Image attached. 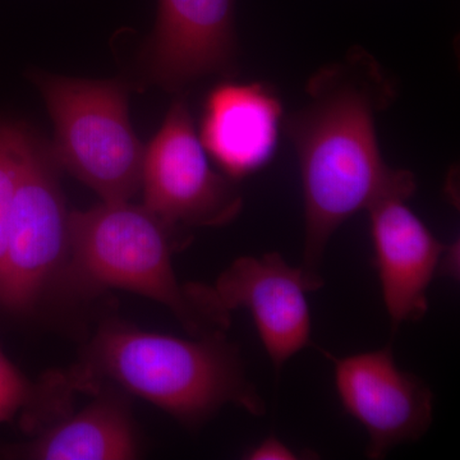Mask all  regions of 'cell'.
<instances>
[{
  "label": "cell",
  "mask_w": 460,
  "mask_h": 460,
  "mask_svg": "<svg viewBox=\"0 0 460 460\" xmlns=\"http://www.w3.org/2000/svg\"><path fill=\"white\" fill-rule=\"evenodd\" d=\"M395 95L380 63L356 47L314 72L305 104L284 117L301 171L305 270L319 271L330 238L353 215L386 196L411 198L416 190L414 175L387 165L378 145L377 114Z\"/></svg>",
  "instance_id": "1"
},
{
  "label": "cell",
  "mask_w": 460,
  "mask_h": 460,
  "mask_svg": "<svg viewBox=\"0 0 460 460\" xmlns=\"http://www.w3.org/2000/svg\"><path fill=\"white\" fill-rule=\"evenodd\" d=\"M68 376L75 392L93 393L105 384L117 386L193 429L228 404L253 416L265 413L238 347L226 332L180 338L107 321Z\"/></svg>",
  "instance_id": "2"
},
{
  "label": "cell",
  "mask_w": 460,
  "mask_h": 460,
  "mask_svg": "<svg viewBox=\"0 0 460 460\" xmlns=\"http://www.w3.org/2000/svg\"><path fill=\"white\" fill-rule=\"evenodd\" d=\"M177 230L131 201L71 211V289H120L145 296L168 308L190 337L226 332L199 302L193 283L177 279L172 262L181 243Z\"/></svg>",
  "instance_id": "3"
},
{
  "label": "cell",
  "mask_w": 460,
  "mask_h": 460,
  "mask_svg": "<svg viewBox=\"0 0 460 460\" xmlns=\"http://www.w3.org/2000/svg\"><path fill=\"white\" fill-rule=\"evenodd\" d=\"M32 80L53 120L58 166L102 201H131L141 190L145 146L129 120L127 84L48 74Z\"/></svg>",
  "instance_id": "4"
},
{
  "label": "cell",
  "mask_w": 460,
  "mask_h": 460,
  "mask_svg": "<svg viewBox=\"0 0 460 460\" xmlns=\"http://www.w3.org/2000/svg\"><path fill=\"white\" fill-rule=\"evenodd\" d=\"M49 145L21 126L16 192L9 222L0 307L38 310L69 287L71 211Z\"/></svg>",
  "instance_id": "5"
},
{
  "label": "cell",
  "mask_w": 460,
  "mask_h": 460,
  "mask_svg": "<svg viewBox=\"0 0 460 460\" xmlns=\"http://www.w3.org/2000/svg\"><path fill=\"white\" fill-rule=\"evenodd\" d=\"M140 190L145 208L180 229L226 226L243 208L237 181L211 166L183 98L145 147Z\"/></svg>",
  "instance_id": "6"
},
{
  "label": "cell",
  "mask_w": 460,
  "mask_h": 460,
  "mask_svg": "<svg viewBox=\"0 0 460 460\" xmlns=\"http://www.w3.org/2000/svg\"><path fill=\"white\" fill-rule=\"evenodd\" d=\"M317 272L292 268L279 253L241 257L220 274L214 286L199 284L206 307L230 321L238 308L250 311L260 339L279 371L288 359L311 343L308 293L323 287Z\"/></svg>",
  "instance_id": "7"
},
{
  "label": "cell",
  "mask_w": 460,
  "mask_h": 460,
  "mask_svg": "<svg viewBox=\"0 0 460 460\" xmlns=\"http://www.w3.org/2000/svg\"><path fill=\"white\" fill-rule=\"evenodd\" d=\"M329 359L344 411L370 438L368 458H384L396 445L428 432L434 395L419 377L398 367L390 348Z\"/></svg>",
  "instance_id": "8"
},
{
  "label": "cell",
  "mask_w": 460,
  "mask_h": 460,
  "mask_svg": "<svg viewBox=\"0 0 460 460\" xmlns=\"http://www.w3.org/2000/svg\"><path fill=\"white\" fill-rule=\"evenodd\" d=\"M235 0H157L155 29L144 59L150 84L178 93L235 66Z\"/></svg>",
  "instance_id": "9"
},
{
  "label": "cell",
  "mask_w": 460,
  "mask_h": 460,
  "mask_svg": "<svg viewBox=\"0 0 460 460\" xmlns=\"http://www.w3.org/2000/svg\"><path fill=\"white\" fill-rule=\"evenodd\" d=\"M402 195L386 196L368 208L375 266L384 305L398 328L429 311L428 290L447 246L411 210Z\"/></svg>",
  "instance_id": "10"
},
{
  "label": "cell",
  "mask_w": 460,
  "mask_h": 460,
  "mask_svg": "<svg viewBox=\"0 0 460 460\" xmlns=\"http://www.w3.org/2000/svg\"><path fill=\"white\" fill-rule=\"evenodd\" d=\"M283 123V104L271 86L226 81L208 93L199 136L220 172L238 183L271 162Z\"/></svg>",
  "instance_id": "11"
},
{
  "label": "cell",
  "mask_w": 460,
  "mask_h": 460,
  "mask_svg": "<svg viewBox=\"0 0 460 460\" xmlns=\"http://www.w3.org/2000/svg\"><path fill=\"white\" fill-rule=\"evenodd\" d=\"M75 413H65L20 444L0 447V456L23 460H129L141 454L128 394L113 385Z\"/></svg>",
  "instance_id": "12"
},
{
  "label": "cell",
  "mask_w": 460,
  "mask_h": 460,
  "mask_svg": "<svg viewBox=\"0 0 460 460\" xmlns=\"http://www.w3.org/2000/svg\"><path fill=\"white\" fill-rule=\"evenodd\" d=\"M74 392L68 374H54L42 383H32L0 350V423L23 414L31 420L30 428L33 429L36 420L44 419V411L54 420L51 413L66 411Z\"/></svg>",
  "instance_id": "13"
},
{
  "label": "cell",
  "mask_w": 460,
  "mask_h": 460,
  "mask_svg": "<svg viewBox=\"0 0 460 460\" xmlns=\"http://www.w3.org/2000/svg\"><path fill=\"white\" fill-rule=\"evenodd\" d=\"M21 126L0 123V293L7 253L9 222L16 192Z\"/></svg>",
  "instance_id": "14"
},
{
  "label": "cell",
  "mask_w": 460,
  "mask_h": 460,
  "mask_svg": "<svg viewBox=\"0 0 460 460\" xmlns=\"http://www.w3.org/2000/svg\"><path fill=\"white\" fill-rule=\"evenodd\" d=\"M251 460H290L298 459V454L288 447L277 436H269L268 438L257 444L255 447L246 454Z\"/></svg>",
  "instance_id": "15"
}]
</instances>
